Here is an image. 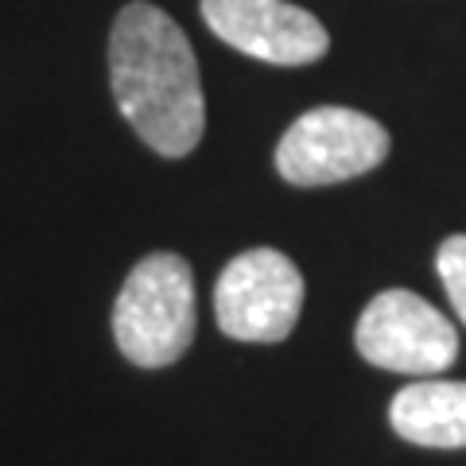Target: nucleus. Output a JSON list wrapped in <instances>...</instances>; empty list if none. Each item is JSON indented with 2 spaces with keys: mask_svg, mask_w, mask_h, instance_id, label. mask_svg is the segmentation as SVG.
Segmentation results:
<instances>
[{
  "mask_svg": "<svg viewBox=\"0 0 466 466\" xmlns=\"http://www.w3.org/2000/svg\"><path fill=\"white\" fill-rule=\"evenodd\" d=\"M389 156V133L381 121L346 109L319 106L291 121L276 144V171L291 187H330L381 167Z\"/></svg>",
  "mask_w": 466,
  "mask_h": 466,
  "instance_id": "3",
  "label": "nucleus"
},
{
  "mask_svg": "<svg viewBox=\"0 0 466 466\" xmlns=\"http://www.w3.org/2000/svg\"><path fill=\"white\" fill-rule=\"evenodd\" d=\"M116 350L140 370L175 366L195 342V276L179 253H152L113 303Z\"/></svg>",
  "mask_w": 466,
  "mask_h": 466,
  "instance_id": "2",
  "label": "nucleus"
},
{
  "mask_svg": "<svg viewBox=\"0 0 466 466\" xmlns=\"http://www.w3.org/2000/svg\"><path fill=\"white\" fill-rule=\"evenodd\" d=\"M389 424L416 447H466V381H412L389 404Z\"/></svg>",
  "mask_w": 466,
  "mask_h": 466,
  "instance_id": "7",
  "label": "nucleus"
},
{
  "mask_svg": "<svg viewBox=\"0 0 466 466\" xmlns=\"http://www.w3.org/2000/svg\"><path fill=\"white\" fill-rule=\"evenodd\" d=\"M202 20L233 51L272 66H308L330 47L327 27L288 0H202Z\"/></svg>",
  "mask_w": 466,
  "mask_h": 466,
  "instance_id": "6",
  "label": "nucleus"
},
{
  "mask_svg": "<svg viewBox=\"0 0 466 466\" xmlns=\"http://www.w3.org/2000/svg\"><path fill=\"white\" fill-rule=\"evenodd\" d=\"M354 342L370 366L389 373H443L459 358L455 323L404 288H389L366 303Z\"/></svg>",
  "mask_w": 466,
  "mask_h": 466,
  "instance_id": "5",
  "label": "nucleus"
},
{
  "mask_svg": "<svg viewBox=\"0 0 466 466\" xmlns=\"http://www.w3.org/2000/svg\"><path fill=\"white\" fill-rule=\"evenodd\" d=\"M435 268H440V280L447 288V299L455 315L466 323V233H455L440 245L435 253Z\"/></svg>",
  "mask_w": 466,
  "mask_h": 466,
  "instance_id": "8",
  "label": "nucleus"
},
{
  "mask_svg": "<svg viewBox=\"0 0 466 466\" xmlns=\"http://www.w3.org/2000/svg\"><path fill=\"white\" fill-rule=\"evenodd\" d=\"M303 311V276L280 249H249L218 276L214 315L233 342H284Z\"/></svg>",
  "mask_w": 466,
  "mask_h": 466,
  "instance_id": "4",
  "label": "nucleus"
},
{
  "mask_svg": "<svg viewBox=\"0 0 466 466\" xmlns=\"http://www.w3.org/2000/svg\"><path fill=\"white\" fill-rule=\"evenodd\" d=\"M109 86L121 116L156 156L183 159L207 133L198 58L164 8L133 0L109 32Z\"/></svg>",
  "mask_w": 466,
  "mask_h": 466,
  "instance_id": "1",
  "label": "nucleus"
}]
</instances>
